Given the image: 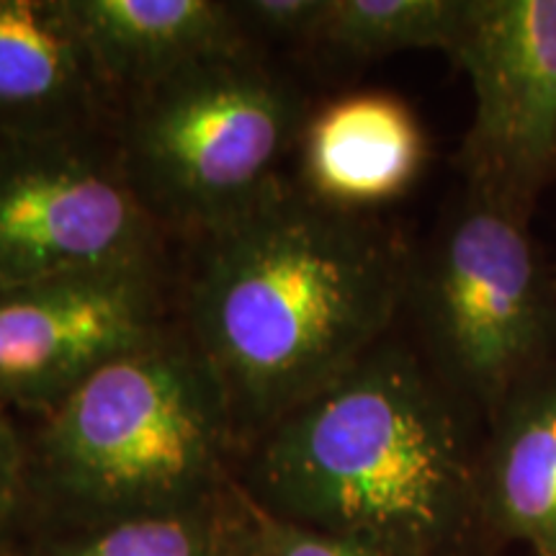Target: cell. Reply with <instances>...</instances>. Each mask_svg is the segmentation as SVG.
<instances>
[{"label":"cell","mask_w":556,"mask_h":556,"mask_svg":"<svg viewBox=\"0 0 556 556\" xmlns=\"http://www.w3.org/2000/svg\"><path fill=\"white\" fill-rule=\"evenodd\" d=\"M409 274L413 258L384 227L283 180L204 235L191 343L235 433L263 435L364 361L407 302Z\"/></svg>","instance_id":"1"},{"label":"cell","mask_w":556,"mask_h":556,"mask_svg":"<svg viewBox=\"0 0 556 556\" xmlns=\"http://www.w3.org/2000/svg\"><path fill=\"white\" fill-rule=\"evenodd\" d=\"M240 490L270 518L389 556H454L484 520L458 397L384 343L261 435Z\"/></svg>","instance_id":"2"},{"label":"cell","mask_w":556,"mask_h":556,"mask_svg":"<svg viewBox=\"0 0 556 556\" xmlns=\"http://www.w3.org/2000/svg\"><path fill=\"white\" fill-rule=\"evenodd\" d=\"M235 422L191 340L109 361L47 413V484L88 526L217 503Z\"/></svg>","instance_id":"3"},{"label":"cell","mask_w":556,"mask_h":556,"mask_svg":"<svg viewBox=\"0 0 556 556\" xmlns=\"http://www.w3.org/2000/svg\"><path fill=\"white\" fill-rule=\"evenodd\" d=\"M307 122L302 96L242 50L139 90L122 168L152 217L204 238L281 184Z\"/></svg>","instance_id":"4"},{"label":"cell","mask_w":556,"mask_h":556,"mask_svg":"<svg viewBox=\"0 0 556 556\" xmlns=\"http://www.w3.org/2000/svg\"><path fill=\"white\" fill-rule=\"evenodd\" d=\"M413 299L430 368L462 402L490 409L544 371L556 332V289L528 219L467 189L433 245L413 263Z\"/></svg>","instance_id":"5"},{"label":"cell","mask_w":556,"mask_h":556,"mask_svg":"<svg viewBox=\"0 0 556 556\" xmlns=\"http://www.w3.org/2000/svg\"><path fill=\"white\" fill-rule=\"evenodd\" d=\"M157 219L78 135L0 148V289L155 266Z\"/></svg>","instance_id":"6"},{"label":"cell","mask_w":556,"mask_h":556,"mask_svg":"<svg viewBox=\"0 0 556 556\" xmlns=\"http://www.w3.org/2000/svg\"><path fill=\"white\" fill-rule=\"evenodd\" d=\"M448 58L475 93L467 189L528 219L556 178V0H469Z\"/></svg>","instance_id":"7"},{"label":"cell","mask_w":556,"mask_h":556,"mask_svg":"<svg viewBox=\"0 0 556 556\" xmlns=\"http://www.w3.org/2000/svg\"><path fill=\"white\" fill-rule=\"evenodd\" d=\"M160 336L155 266L0 289V402L50 413L109 361Z\"/></svg>","instance_id":"8"},{"label":"cell","mask_w":556,"mask_h":556,"mask_svg":"<svg viewBox=\"0 0 556 556\" xmlns=\"http://www.w3.org/2000/svg\"><path fill=\"white\" fill-rule=\"evenodd\" d=\"M103 86L67 0H0V148L78 135Z\"/></svg>","instance_id":"9"},{"label":"cell","mask_w":556,"mask_h":556,"mask_svg":"<svg viewBox=\"0 0 556 556\" xmlns=\"http://www.w3.org/2000/svg\"><path fill=\"white\" fill-rule=\"evenodd\" d=\"M103 83L144 90L201 62L245 50L232 3L67 0Z\"/></svg>","instance_id":"10"},{"label":"cell","mask_w":556,"mask_h":556,"mask_svg":"<svg viewBox=\"0 0 556 556\" xmlns=\"http://www.w3.org/2000/svg\"><path fill=\"white\" fill-rule=\"evenodd\" d=\"M426 139L415 114L389 93L345 96L312 116L302 135V189L353 208L400 197L420 173Z\"/></svg>","instance_id":"11"},{"label":"cell","mask_w":556,"mask_h":556,"mask_svg":"<svg viewBox=\"0 0 556 556\" xmlns=\"http://www.w3.org/2000/svg\"><path fill=\"white\" fill-rule=\"evenodd\" d=\"M492 420L482 448L484 523L556 556V371L523 381Z\"/></svg>","instance_id":"12"},{"label":"cell","mask_w":556,"mask_h":556,"mask_svg":"<svg viewBox=\"0 0 556 556\" xmlns=\"http://www.w3.org/2000/svg\"><path fill=\"white\" fill-rule=\"evenodd\" d=\"M469 0H328L315 41L345 58L454 50Z\"/></svg>","instance_id":"13"},{"label":"cell","mask_w":556,"mask_h":556,"mask_svg":"<svg viewBox=\"0 0 556 556\" xmlns=\"http://www.w3.org/2000/svg\"><path fill=\"white\" fill-rule=\"evenodd\" d=\"M227 492L217 503L191 510L86 526L78 536L58 541L39 556H212Z\"/></svg>","instance_id":"14"},{"label":"cell","mask_w":556,"mask_h":556,"mask_svg":"<svg viewBox=\"0 0 556 556\" xmlns=\"http://www.w3.org/2000/svg\"><path fill=\"white\" fill-rule=\"evenodd\" d=\"M253 510L261 528L263 556H389L377 548L356 544V541L325 536V533L283 523V520L266 516L255 505Z\"/></svg>","instance_id":"15"},{"label":"cell","mask_w":556,"mask_h":556,"mask_svg":"<svg viewBox=\"0 0 556 556\" xmlns=\"http://www.w3.org/2000/svg\"><path fill=\"white\" fill-rule=\"evenodd\" d=\"M328 0H245L232 3L240 24L287 39H312Z\"/></svg>","instance_id":"16"},{"label":"cell","mask_w":556,"mask_h":556,"mask_svg":"<svg viewBox=\"0 0 556 556\" xmlns=\"http://www.w3.org/2000/svg\"><path fill=\"white\" fill-rule=\"evenodd\" d=\"M212 556H263L258 518L240 486H229Z\"/></svg>","instance_id":"17"},{"label":"cell","mask_w":556,"mask_h":556,"mask_svg":"<svg viewBox=\"0 0 556 556\" xmlns=\"http://www.w3.org/2000/svg\"><path fill=\"white\" fill-rule=\"evenodd\" d=\"M26 484V464L9 409L0 402V531L18 510Z\"/></svg>","instance_id":"18"}]
</instances>
